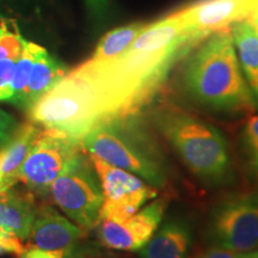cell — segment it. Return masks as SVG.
I'll return each instance as SVG.
<instances>
[{
	"label": "cell",
	"mask_w": 258,
	"mask_h": 258,
	"mask_svg": "<svg viewBox=\"0 0 258 258\" xmlns=\"http://www.w3.org/2000/svg\"><path fill=\"white\" fill-rule=\"evenodd\" d=\"M199 42L176 11L147 24L121 55L89 59L77 70L95 86L109 120L127 117L152 101L175 63Z\"/></svg>",
	"instance_id": "cell-1"
},
{
	"label": "cell",
	"mask_w": 258,
	"mask_h": 258,
	"mask_svg": "<svg viewBox=\"0 0 258 258\" xmlns=\"http://www.w3.org/2000/svg\"><path fill=\"white\" fill-rule=\"evenodd\" d=\"M183 85L190 98L209 110L227 115L256 110L241 72L231 29L214 32L186 61Z\"/></svg>",
	"instance_id": "cell-2"
},
{
	"label": "cell",
	"mask_w": 258,
	"mask_h": 258,
	"mask_svg": "<svg viewBox=\"0 0 258 258\" xmlns=\"http://www.w3.org/2000/svg\"><path fill=\"white\" fill-rule=\"evenodd\" d=\"M79 146L84 153L128 171L154 188L166 185L165 158L137 115L102 122L84 135Z\"/></svg>",
	"instance_id": "cell-3"
},
{
	"label": "cell",
	"mask_w": 258,
	"mask_h": 258,
	"mask_svg": "<svg viewBox=\"0 0 258 258\" xmlns=\"http://www.w3.org/2000/svg\"><path fill=\"white\" fill-rule=\"evenodd\" d=\"M158 131L184 164L203 184L225 185L233 175L227 139L208 122L167 109L154 116Z\"/></svg>",
	"instance_id": "cell-4"
},
{
	"label": "cell",
	"mask_w": 258,
	"mask_h": 258,
	"mask_svg": "<svg viewBox=\"0 0 258 258\" xmlns=\"http://www.w3.org/2000/svg\"><path fill=\"white\" fill-rule=\"evenodd\" d=\"M28 115L38 127L59 132L78 143L96 125L109 121L95 86L77 69L35 103Z\"/></svg>",
	"instance_id": "cell-5"
},
{
	"label": "cell",
	"mask_w": 258,
	"mask_h": 258,
	"mask_svg": "<svg viewBox=\"0 0 258 258\" xmlns=\"http://www.w3.org/2000/svg\"><path fill=\"white\" fill-rule=\"evenodd\" d=\"M80 151L48 189V195L84 231L96 228L103 205V191L91 161Z\"/></svg>",
	"instance_id": "cell-6"
},
{
	"label": "cell",
	"mask_w": 258,
	"mask_h": 258,
	"mask_svg": "<svg viewBox=\"0 0 258 258\" xmlns=\"http://www.w3.org/2000/svg\"><path fill=\"white\" fill-rule=\"evenodd\" d=\"M209 246L239 253L258 252V194H235L221 200L211 213Z\"/></svg>",
	"instance_id": "cell-7"
},
{
	"label": "cell",
	"mask_w": 258,
	"mask_h": 258,
	"mask_svg": "<svg viewBox=\"0 0 258 258\" xmlns=\"http://www.w3.org/2000/svg\"><path fill=\"white\" fill-rule=\"evenodd\" d=\"M80 151L78 141L59 132L42 128L18 171V182L35 195L46 196L51 183Z\"/></svg>",
	"instance_id": "cell-8"
},
{
	"label": "cell",
	"mask_w": 258,
	"mask_h": 258,
	"mask_svg": "<svg viewBox=\"0 0 258 258\" xmlns=\"http://www.w3.org/2000/svg\"><path fill=\"white\" fill-rule=\"evenodd\" d=\"M89 156L103 191L99 221H123L157 198L158 190L140 177Z\"/></svg>",
	"instance_id": "cell-9"
},
{
	"label": "cell",
	"mask_w": 258,
	"mask_h": 258,
	"mask_svg": "<svg viewBox=\"0 0 258 258\" xmlns=\"http://www.w3.org/2000/svg\"><path fill=\"white\" fill-rule=\"evenodd\" d=\"M165 206L164 200H156L123 221L101 220L96 226L99 241L111 250L139 251L160 226Z\"/></svg>",
	"instance_id": "cell-10"
},
{
	"label": "cell",
	"mask_w": 258,
	"mask_h": 258,
	"mask_svg": "<svg viewBox=\"0 0 258 258\" xmlns=\"http://www.w3.org/2000/svg\"><path fill=\"white\" fill-rule=\"evenodd\" d=\"M257 2L199 0L177 12L190 34L198 41H202L214 32L230 29L237 22L246 19Z\"/></svg>",
	"instance_id": "cell-11"
},
{
	"label": "cell",
	"mask_w": 258,
	"mask_h": 258,
	"mask_svg": "<svg viewBox=\"0 0 258 258\" xmlns=\"http://www.w3.org/2000/svg\"><path fill=\"white\" fill-rule=\"evenodd\" d=\"M85 231L71 222L47 203H40L30 234L25 239L27 249H38L66 258L72 252Z\"/></svg>",
	"instance_id": "cell-12"
},
{
	"label": "cell",
	"mask_w": 258,
	"mask_h": 258,
	"mask_svg": "<svg viewBox=\"0 0 258 258\" xmlns=\"http://www.w3.org/2000/svg\"><path fill=\"white\" fill-rule=\"evenodd\" d=\"M192 243V228L183 218H171L158 227L145 246L140 258H188Z\"/></svg>",
	"instance_id": "cell-13"
},
{
	"label": "cell",
	"mask_w": 258,
	"mask_h": 258,
	"mask_svg": "<svg viewBox=\"0 0 258 258\" xmlns=\"http://www.w3.org/2000/svg\"><path fill=\"white\" fill-rule=\"evenodd\" d=\"M40 202L36 195L29 191L11 189L0 195V224L5 231L17 235L25 241L30 234L32 224L36 218Z\"/></svg>",
	"instance_id": "cell-14"
},
{
	"label": "cell",
	"mask_w": 258,
	"mask_h": 258,
	"mask_svg": "<svg viewBox=\"0 0 258 258\" xmlns=\"http://www.w3.org/2000/svg\"><path fill=\"white\" fill-rule=\"evenodd\" d=\"M69 73L66 66L59 60L50 55L43 47H40L34 64H32L30 77L25 89L21 109L29 110L32 105L50 91L66 74Z\"/></svg>",
	"instance_id": "cell-15"
},
{
	"label": "cell",
	"mask_w": 258,
	"mask_h": 258,
	"mask_svg": "<svg viewBox=\"0 0 258 258\" xmlns=\"http://www.w3.org/2000/svg\"><path fill=\"white\" fill-rule=\"evenodd\" d=\"M40 131L41 128L32 122L18 125L11 139L0 147V178L6 190L18 182V171Z\"/></svg>",
	"instance_id": "cell-16"
},
{
	"label": "cell",
	"mask_w": 258,
	"mask_h": 258,
	"mask_svg": "<svg viewBox=\"0 0 258 258\" xmlns=\"http://www.w3.org/2000/svg\"><path fill=\"white\" fill-rule=\"evenodd\" d=\"M230 29L241 72L258 109V34L245 19Z\"/></svg>",
	"instance_id": "cell-17"
},
{
	"label": "cell",
	"mask_w": 258,
	"mask_h": 258,
	"mask_svg": "<svg viewBox=\"0 0 258 258\" xmlns=\"http://www.w3.org/2000/svg\"><path fill=\"white\" fill-rule=\"evenodd\" d=\"M27 40L14 22H0V89L5 88L14 77L16 63L23 54Z\"/></svg>",
	"instance_id": "cell-18"
},
{
	"label": "cell",
	"mask_w": 258,
	"mask_h": 258,
	"mask_svg": "<svg viewBox=\"0 0 258 258\" xmlns=\"http://www.w3.org/2000/svg\"><path fill=\"white\" fill-rule=\"evenodd\" d=\"M146 25L147 24L143 22H137V23L123 25V27L116 28L114 30L106 32L99 40L90 60L108 61L121 55L137 40V37L146 28Z\"/></svg>",
	"instance_id": "cell-19"
},
{
	"label": "cell",
	"mask_w": 258,
	"mask_h": 258,
	"mask_svg": "<svg viewBox=\"0 0 258 258\" xmlns=\"http://www.w3.org/2000/svg\"><path fill=\"white\" fill-rule=\"evenodd\" d=\"M41 46L34 42L27 41L23 54L16 63L14 77L5 88L0 89V102L11 103L21 108L25 89H27L29 77H30L32 64Z\"/></svg>",
	"instance_id": "cell-20"
},
{
	"label": "cell",
	"mask_w": 258,
	"mask_h": 258,
	"mask_svg": "<svg viewBox=\"0 0 258 258\" xmlns=\"http://www.w3.org/2000/svg\"><path fill=\"white\" fill-rule=\"evenodd\" d=\"M243 143L251 169L258 173V115H253L245 123Z\"/></svg>",
	"instance_id": "cell-21"
},
{
	"label": "cell",
	"mask_w": 258,
	"mask_h": 258,
	"mask_svg": "<svg viewBox=\"0 0 258 258\" xmlns=\"http://www.w3.org/2000/svg\"><path fill=\"white\" fill-rule=\"evenodd\" d=\"M86 11L92 22L101 24L109 18L112 8V0H84Z\"/></svg>",
	"instance_id": "cell-22"
},
{
	"label": "cell",
	"mask_w": 258,
	"mask_h": 258,
	"mask_svg": "<svg viewBox=\"0 0 258 258\" xmlns=\"http://www.w3.org/2000/svg\"><path fill=\"white\" fill-rule=\"evenodd\" d=\"M27 250L25 243L22 239H19L17 235L5 231L4 228L0 230V254L11 253L21 257Z\"/></svg>",
	"instance_id": "cell-23"
},
{
	"label": "cell",
	"mask_w": 258,
	"mask_h": 258,
	"mask_svg": "<svg viewBox=\"0 0 258 258\" xmlns=\"http://www.w3.org/2000/svg\"><path fill=\"white\" fill-rule=\"evenodd\" d=\"M194 258H258L257 253H239L218 246H209L208 249L201 251Z\"/></svg>",
	"instance_id": "cell-24"
},
{
	"label": "cell",
	"mask_w": 258,
	"mask_h": 258,
	"mask_svg": "<svg viewBox=\"0 0 258 258\" xmlns=\"http://www.w3.org/2000/svg\"><path fill=\"white\" fill-rule=\"evenodd\" d=\"M17 128V121L14 116L0 109V147L8 143Z\"/></svg>",
	"instance_id": "cell-25"
},
{
	"label": "cell",
	"mask_w": 258,
	"mask_h": 258,
	"mask_svg": "<svg viewBox=\"0 0 258 258\" xmlns=\"http://www.w3.org/2000/svg\"><path fill=\"white\" fill-rule=\"evenodd\" d=\"M18 258H63L59 254L47 252V251H42L38 249H28L25 252Z\"/></svg>",
	"instance_id": "cell-26"
},
{
	"label": "cell",
	"mask_w": 258,
	"mask_h": 258,
	"mask_svg": "<svg viewBox=\"0 0 258 258\" xmlns=\"http://www.w3.org/2000/svg\"><path fill=\"white\" fill-rule=\"evenodd\" d=\"M245 21L249 22V23L252 25V28L257 31V34H258V2H257V4L254 5L252 11L250 12V15L247 16V18L245 19Z\"/></svg>",
	"instance_id": "cell-27"
},
{
	"label": "cell",
	"mask_w": 258,
	"mask_h": 258,
	"mask_svg": "<svg viewBox=\"0 0 258 258\" xmlns=\"http://www.w3.org/2000/svg\"><path fill=\"white\" fill-rule=\"evenodd\" d=\"M4 191H6V189H5L4 184H3V180H2V178H0V195H2V194L4 192Z\"/></svg>",
	"instance_id": "cell-28"
},
{
	"label": "cell",
	"mask_w": 258,
	"mask_h": 258,
	"mask_svg": "<svg viewBox=\"0 0 258 258\" xmlns=\"http://www.w3.org/2000/svg\"><path fill=\"white\" fill-rule=\"evenodd\" d=\"M2 228H3V227H2V224H0V230H2Z\"/></svg>",
	"instance_id": "cell-29"
},
{
	"label": "cell",
	"mask_w": 258,
	"mask_h": 258,
	"mask_svg": "<svg viewBox=\"0 0 258 258\" xmlns=\"http://www.w3.org/2000/svg\"><path fill=\"white\" fill-rule=\"evenodd\" d=\"M257 176H258V173H257Z\"/></svg>",
	"instance_id": "cell-30"
}]
</instances>
